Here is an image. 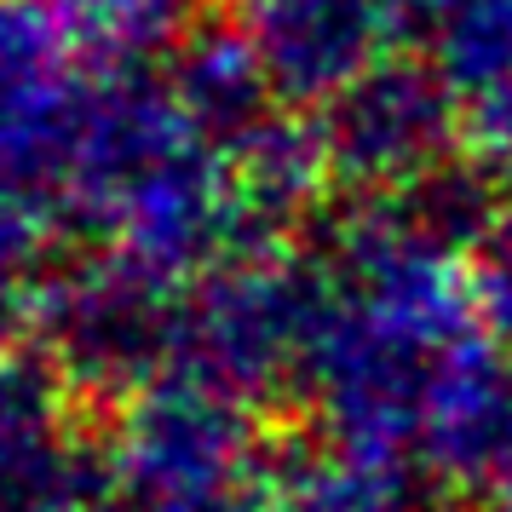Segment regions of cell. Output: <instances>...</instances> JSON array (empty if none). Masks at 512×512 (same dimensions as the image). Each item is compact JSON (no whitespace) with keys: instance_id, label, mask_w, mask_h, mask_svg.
<instances>
[{"instance_id":"5b68a950","label":"cell","mask_w":512,"mask_h":512,"mask_svg":"<svg viewBox=\"0 0 512 512\" xmlns=\"http://www.w3.org/2000/svg\"><path fill=\"white\" fill-rule=\"evenodd\" d=\"M242 512H294V507H288V501H277L271 489L259 484V495H254V501H248V507H242Z\"/></svg>"},{"instance_id":"6da1fadb","label":"cell","mask_w":512,"mask_h":512,"mask_svg":"<svg viewBox=\"0 0 512 512\" xmlns=\"http://www.w3.org/2000/svg\"><path fill=\"white\" fill-rule=\"evenodd\" d=\"M104 472L156 512H242L271 461L259 455L254 403L196 374H167L116 409Z\"/></svg>"},{"instance_id":"277c9868","label":"cell","mask_w":512,"mask_h":512,"mask_svg":"<svg viewBox=\"0 0 512 512\" xmlns=\"http://www.w3.org/2000/svg\"><path fill=\"white\" fill-rule=\"evenodd\" d=\"M93 58H156L179 41V0H52Z\"/></svg>"},{"instance_id":"8992f818","label":"cell","mask_w":512,"mask_h":512,"mask_svg":"<svg viewBox=\"0 0 512 512\" xmlns=\"http://www.w3.org/2000/svg\"><path fill=\"white\" fill-rule=\"evenodd\" d=\"M495 489H501V512H512V461L495 472Z\"/></svg>"},{"instance_id":"7a4b0ae2","label":"cell","mask_w":512,"mask_h":512,"mask_svg":"<svg viewBox=\"0 0 512 512\" xmlns=\"http://www.w3.org/2000/svg\"><path fill=\"white\" fill-rule=\"evenodd\" d=\"M185 288L121 254L87 248L58 265L41 305L35 346L64 369L87 403H127L144 386L179 374L185 357Z\"/></svg>"},{"instance_id":"3957f363","label":"cell","mask_w":512,"mask_h":512,"mask_svg":"<svg viewBox=\"0 0 512 512\" xmlns=\"http://www.w3.org/2000/svg\"><path fill=\"white\" fill-rule=\"evenodd\" d=\"M104 478L87 397L41 346L0 357V512H81Z\"/></svg>"}]
</instances>
